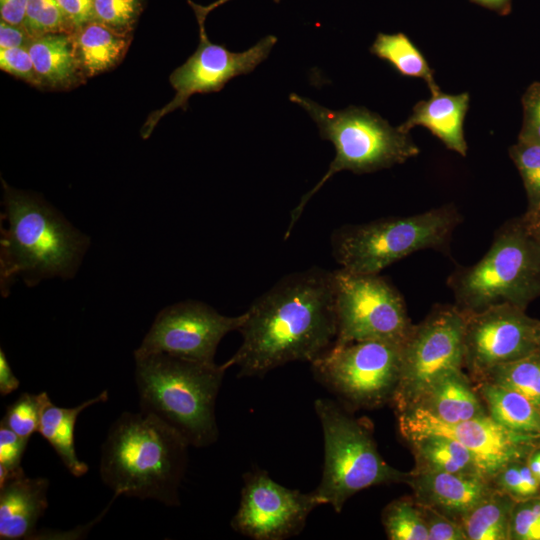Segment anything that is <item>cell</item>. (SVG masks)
<instances>
[{
    "mask_svg": "<svg viewBox=\"0 0 540 540\" xmlns=\"http://www.w3.org/2000/svg\"><path fill=\"white\" fill-rule=\"evenodd\" d=\"M242 342L223 365L238 377H262L284 364L311 363L337 336L334 273L319 267L291 273L254 300L238 330Z\"/></svg>",
    "mask_w": 540,
    "mask_h": 540,
    "instance_id": "6da1fadb",
    "label": "cell"
},
{
    "mask_svg": "<svg viewBox=\"0 0 540 540\" xmlns=\"http://www.w3.org/2000/svg\"><path fill=\"white\" fill-rule=\"evenodd\" d=\"M3 184L0 289L7 296L21 278L29 287L59 277L73 278L90 239L42 198Z\"/></svg>",
    "mask_w": 540,
    "mask_h": 540,
    "instance_id": "7a4b0ae2",
    "label": "cell"
},
{
    "mask_svg": "<svg viewBox=\"0 0 540 540\" xmlns=\"http://www.w3.org/2000/svg\"><path fill=\"white\" fill-rule=\"evenodd\" d=\"M189 446L158 418L124 412L102 445L100 477L116 498L124 495L178 506Z\"/></svg>",
    "mask_w": 540,
    "mask_h": 540,
    "instance_id": "3957f363",
    "label": "cell"
},
{
    "mask_svg": "<svg viewBox=\"0 0 540 540\" xmlns=\"http://www.w3.org/2000/svg\"><path fill=\"white\" fill-rule=\"evenodd\" d=\"M134 358L140 412L173 428L190 446L216 442L215 404L227 368L166 353Z\"/></svg>",
    "mask_w": 540,
    "mask_h": 540,
    "instance_id": "277c9868",
    "label": "cell"
},
{
    "mask_svg": "<svg viewBox=\"0 0 540 540\" xmlns=\"http://www.w3.org/2000/svg\"><path fill=\"white\" fill-rule=\"evenodd\" d=\"M290 100L307 111L317 124L321 138L334 145L336 154L325 175L291 212L286 237L307 202L336 173L343 170L355 174L371 173L402 164L420 152L409 133L391 126L364 107L331 110L295 93L290 94Z\"/></svg>",
    "mask_w": 540,
    "mask_h": 540,
    "instance_id": "5b68a950",
    "label": "cell"
},
{
    "mask_svg": "<svg viewBox=\"0 0 540 540\" xmlns=\"http://www.w3.org/2000/svg\"><path fill=\"white\" fill-rule=\"evenodd\" d=\"M448 285L455 305L467 313L499 304L525 310L540 295V247L522 217L502 225L486 254L476 264L455 270Z\"/></svg>",
    "mask_w": 540,
    "mask_h": 540,
    "instance_id": "8992f818",
    "label": "cell"
},
{
    "mask_svg": "<svg viewBox=\"0 0 540 540\" xmlns=\"http://www.w3.org/2000/svg\"><path fill=\"white\" fill-rule=\"evenodd\" d=\"M460 222L457 208L448 204L410 216L345 225L332 234V254L344 270L379 274L414 252L446 248Z\"/></svg>",
    "mask_w": 540,
    "mask_h": 540,
    "instance_id": "52a82bcc",
    "label": "cell"
},
{
    "mask_svg": "<svg viewBox=\"0 0 540 540\" xmlns=\"http://www.w3.org/2000/svg\"><path fill=\"white\" fill-rule=\"evenodd\" d=\"M324 439V464L314 490L322 505L341 512L354 494L372 486L405 480L407 473L391 467L378 452L369 424L353 417L330 399L314 405Z\"/></svg>",
    "mask_w": 540,
    "mask_h": 540,
    "instance_id": "ba28073f",
    "label": "cell"
},
{
    "mask_svg": "<svg viewBox=\"0 0 540 540\" xmlns=\"http://www.w3.org/2000/svg\"><path fill=\"white\" fill-rule=\"evenodd\" d=\"M402 358V344L364 340L333 343L314 359V378L340 400L356 408L392 401Z\"/></svg>",
    "mask_w": 540,
    "mask_h": 540,
    "instance_id": "9c48e42d",
    "label": "cell"
},
{
    "mask_svg": "<svg viewBox=\"0 0 540 540\" xmlns=\"http://www.w3.org/2000/svg\"><path fill=\"white\" fill-rule=\"evenodd\" d=\"M466 317L456 305H440L413 325L402 344L400 376L391 401L398 413L416 406L442 377L462 369Z\"/></svg>",
    "mask_w": 540,
    "mask_h": 540,
    "instance_id": "30bf717a",
    "label": "cell"
},
{
    "mask_svg": "<svg viewBox=\"0 0 540 540\" xmlns=\"http://www.w3.org/2000/svg\"><path fill=\"white\" fill-rule=\"evenodd\" d=\"M337 336L334 343L379 340L403 344L413 325L401 294L379 274L333 271Z\"/></svg>",
    "mask_w": 540,
    "mask_h": 540,
    "instance_id": "8fae6325",
    "label": "cell"
},
{
    "mask_svg": "<svg viewBox=\"0 0 540 540\" xmlns=\"http://www.w3.org/2000/svg\"><path fill=\"white\" fill-rule=\"evenodd\" d=\"M199 24V44L195 52L170 75L175 96L147 118L141 134L148 138L166 114L178 108L186 109L189 98L197 93L218 92L231 79L252 72L270 54L277 38L268 35L242 52H232L224 45L212 43L204 22Z\"/></svg>",
    "mask_w": 540,
    "mask_h": 540,
    "instance_id": "7c38bea8",
    "label": "cell"
},
{
    "mask_svg": "<svg viewBox=\"0 0 540 540\" xmlns=\"http://www.w3.org/2000/svg\"><path fill=\"white\" fill-rule=\"evenodd\" d=\"M245 312L225 316L200 301L187 300L169 305L156 316L134 356L151 353L214 363L217 347L231 331L239 330Z\"/></svg>",
    "mask_w": 540,
    "mask_h": 540,
    "instance_id": "4fadbf2b",
    "label": "cell"
},
{
    "mask_svg": "<svg viewBox=\"0 0 540 540\" xmlns=\"http://www.w3.org/2000/svg\"><path fill=\"white\" fill-rule=\"evenodd\" d=\"M398 426L406 440L438 434L460 442L473 453L485 476L491 480L505 465L527 460L540 443V437L513 432L489 414L448 424L414 407L398 413Z\"/></svg>",
    "mask_w": 540,
    "mask_h": 540,
    "instance_id": "5bb4252c",
    "label": "cell"
},
{
    "mask_svg": "<svg viewBox=\"0 0 540 540\" xmlns=\"http://www.w3.org/2000/svg\"><path fill=\"white\" fill-rule=\"evenodd\" d=\"M320 505L314 491L289 489L275 482L266 471L254 470L244 475L231 527L254 540H284L298 535L310 513Z\"/></svg>",
    "mask_w": 540,
    "mask_h": 540,
    "instance_id": "9a60e30c",
    "label": "cell"
},
{
    "mask_svg": "<svg viewBox=\"0 0 540 540\" xmlns=\"http://www.w3.org/2000/svg\"><path fill=\"white\" fill-rule=\"evenodd\" d=\"M537 322L511 304L467 313L464 366L480 379L498 365L536 352Z\"/></svg>",
    "mask_w": 540,
    "mask_h": 540,
    "instance_id": "2e32d148",
    "label": "cell"
},
{
    "mask_svg": "<svg viewBox=\"0 0 540 540\" xmlns=\"http://www.w3.org/2000/svg\"><path fill=\"white\" fill-rule=\"evenodd\" d=\"M404 482L412 488L417 503L459 523L496 490L491 479L477 474L413 470L407 473Z\"/></svg>",
    "mask_w": 540,
    "mask_h": 540,
    "instance_id": "e0dca14e",
    "label": "cell"
},
{
    "mask_svg": "<svg viewBox=\"0 0 540 540\" xmlns=\"http://www.w3.org/2000/svg\"><path fill=\"white\" fill-rule=\"evenodd\" d=\"M49 480L30 478L22 467L0 485V539H31L48 507Z\"/></svg>",
    "mask_w": 540,
    "mask_h": 540,
    "instance_id": "ac0fdd59",
    "label": "cell"
},
{
    "mask_svg": "<svg viewBox=\"0 0 540 540\" xmlns=\"http://www.w3.org/2000/svg\"><path fill=\"white\" fill-rule=\"evenodd\" d=\"M468 106L467 92L451 95L438 88L431 92L428 100L416 103L412 114L398 128L409 133L415 126H423L449 150L464 157L468 149L464 136V119Z\"/></svg>",
    "mask_w": 540,
    "mask_h": 540,
    "instance_id": "d6986e66",
    "label": "cell"
},
{
    "mask_svg": "<svg viewBox=\"0 0 540 540\" xmlns=\"http://www.w3.org/2000/svg\"><path fill=\"white\" fill-rule=\"evenodd\" d=\"M27 49L41 88L67 90L85 81L70 33L55 32L33 37Z\"/></svg>",
    "mask_w": 540,
    "mask_h": 540,
    "instance_id": "ffe728a7",
    "label": "cell"
},
{
    "mask_svg": "<svg viewBox=\"0 0 540 540\" xmlns=\"http://www.w3.org/2000/svg\"><path fill=\"white\" fill-rule=\"evenodd\" d=\"M414 407L421 408L439 421L448 424L488 414L462 369L442 377Z\"/></svg>",
    "mask_w": 540,
    "mask_h": 540,
    "instance_id": "44dd1931",
    "label": "cell"
},
{
    "mask_svg": "<svg viewBox=\"0 0 540 540\" xmlns=\"http://www.w3.org/2000/svg\"><path fill=\"white\" fill-rule=\"evenodd\" d=\"M74 52L85 78L117 66L124 58L132 35L118 33L90 21L70 33Z\"/></svg>",
    "mask_w": 540,
    "mask_h": 540,
    "instance_id": "7402d4cb",
    "label": "cell"
},
{
    "mask_svg": "<svg viewBox=\"0 0 540 540\" xmlns=\"http://www.w3.org/2000/svg\"><path fill=\"white\" fill-rule=\"evenodd\" d=\"M104 390L72 408L58 407L50 402L43 410L38 433L54 448L67 470L75 477L88 472V465L78 459L74 446V429L79 414L91 405L108 400Z\"/></svg>",
    "mask_w": 540,
    "mask_h": 540,
    "instance_id": "603a6c76",
    "label": "cell"
},
{
    "mask_svg": "<svg viewBox=\"0 0 540 540\" xmlns=\"http://www.w3.org/2000/svg\"><path fill=\"white\" fill-rule=\"evenodd\" d=\"M407 441L414 451V471L477 474L486 477L473 453L450 437L425 434Z\"/></svg>",
    "mask_w": 540,
    "mask_h": 540,
    "instance_id": "cb8c5ba5",
    "label": "cell"
},
{
    "mask_svg": "<svg viewBox=\"0 0 540 540\" xmlns=\"http://www.w3.org/2000/svg\"><path fill=\"white\" fill-rule=\"evenodd\" d=\"M478 392L488 414L505 428L540 437V409L517 391L481 380Z\"/></svg>",
    "mask_w": 540,
    "mask_h": 540,
    "instance_id": "d4e9b609",
    "label": "cell"
},
{
    "mask_svg": "<svg viewBox=\"0 0 540 540\" xmlns=\"http://www.w3.org/2000/svg\"><path fill=\"white\" fill-rule=\"evenodd\" d=\"M515 501L496 490L461 520L467 540H508Z\"/></svg>",
    "mask_w": 540,
    "mask_h": 540,
    "instance_id": "484cf974",
    "label": "cell"
},
{
    "mask_svg": "<svg viewBox=\"0 0 540 540\" xmlns=\"http://www.w3.org/2000/svg\"><path fill=\"white\" fill-rule=\"evenodd\" d=\"M370 52L389 63L401 76L423 79L431 92L439 88L426 58L405 34L379 33Z\"/></svg>",
    "mask_w": 540,
    "mask_h": 540,
    "instance_id": "4316f807",
    "label": "cell"
},
{
    "mask_svg": "<svg viewBox=\"0 0 540 540\" xmlns=\"http://www.w3.org/2000/svg\"><path fill=\"white\" fill-rule=\"evenodd\" d=\"M479 381H489L524 395L540 409V353L498 365Z\"/></svg>",
    "mask_w": 540,
    "mask_h": 540,
    "instance_id": "83f0119b",
    "label": "cell"
},
{
    "mask_svg": "<svg viewBox=\"0 0 540 540\" xmlns=\"http://www.w3.org/2000/svg\"><path fill=\"white\" fill-rule=\"evenodd\" d=\"M382 524L388 539L429 540L418 504L410 499L390 502L382 512Z\"/></svg>",
    "mask_w": 540,
    "mask_h": 540,
    "instance_id": "f1b7e54d",
    "label": "cell"
},
{
    "mask_svg": "<svg viewBox=\"0 0 540 540\" xmlns=\"http://www.w3.org/2000/svg\"><path fill=\"white\" fill-rule=\"evenodd\" d=\"M50 402L46 392L22 393L15 402L7 407L0 424L30 440L31 435L38 432L41 415Z\"/></svg>",
    "mask_w": 540,
    "mask_h": 540,
    "instance_id": "f546056e",
    "label": "cell"
},
{
    "mask_svg": "<svg viewBox=\"0 0 540 540\" xmlns=\"http://www.w3.org/2000/svg\"><path fill=\"white\" fill-rule=\"evenodd\" d=\"M509 155L521 176L526 196L527 210L540 208V145L517 141L509 148Z\"/></svg>",
    "mask_w": 540,
    "mask_h": 540,
    "instance_id": "4dcf8cb0",
    "label": "cell"
},
{
    "mask_svg": "<svg viewBox=\"0 0 540 540\" xmlns=\"http://www.w3.org/2000/svg\"><path fill=\"white\" fill-rule=\"evenodd\" d=\"M144 0H93V21L126 35H132L142 13Z\"/></svg>",
    "mask_w": 540,
    "mask_h": 540,
    "instance_id": "1f68e13d",
    "label": "cell"
},
{
    "mask_svg": "<svg viewBox=\"0 0 540 540\" xmlns=\"http://www.w3.org/2000/svg\"><path fill=\"white\" fill-rule=\"evenodd\" d=\"M23 27L31 37L47 33L71 32L56 0H28Z\"/></svg>",
    "mask_w": 540,
    "mask_h": 540,
    "instance_id": "d6a6232c",
    "label": "cell"
},
{
    "mask_svg": "<svg viewBox=\"0 0 540 540\" xmlns=\"http://www.w3.org/2000/svg\"><path fill=\"white\" fill-rule=\"evenodd\" d=\"M492 481L498 490L510 496L515 502L535 497L540 490V482L524 460L505 465Z\"/></svg>",
    "mask_w": 540,
    "mask_h": 540,
    "instance_id": "836d02e7",
    "label": "cell"
},
{
    "mask_svg": "<svg viewBox=\"0 0 540 540\" xmlns=\"http://www.w3.org/2000/svg\"><path fill=\"white\" fill-rule=\"evenodd\" d=\"M540 530V497L515 502L511 516V539L538 540Z\"/></svg>",
    "mask_w": 540,
    "mask_h": 540,
    "instance_id": "e575fe53",
    "label": "cell"
},
{
    "mask_svg": "<svg viewBox=\"0 0 540 540\" xmlns=\"http://www.w3.org/2000/svg\"><path fill=\"white\" fill-rule=\"evenodd\" d=\"M29 439L0 424V485L18 469Z\"/></svg>",
    "mask_w": 540,
    "mask_h": 540,
    "instance_id": "d590c367",
    "label": "cell"
},
{
    "mask_svg": "<svg viewBox=\"0 0 540 540\" xmlns=\"http://www.w3.org/2000/svg\"><path fill=\"white\" fill-rule=\"evenodd\" d=\"M521 103L523 122L518 141L540 145V82H533L528 86Z\"/></svg>",
    "mask_w": 540,
    "mask_h": 540,
    "instance_id": "8d00e7d4",
    "label": "cell"
},
{
    "mask_svg": "<svg viewBox=\"0 0 540 540\" xmlns=\"http://www.w3.org/2000/svg\"><path fill=\"white\" fill-rule=\"evenodd\" d=\"M0 68L30 85L41 88L27 47L0 48Z\"/></svg>",
    "mask_w": 540,
    "mask_h": 540,
    "instance_id": "74e56055",
    "label": "cell"
},
{
    "mask_svg": "<svg viewBox=\"0 0 540 540\" xmlns=\"http://www.w3.org/2000/svg\"><path fill=\"white\" fill-rule=\"evenodd\" d=\"M417 504L425 522L429 540H467L459 522L430 506Z\"/></svg>",
    "mask_w": 540,
    "mask_h": 540,
    "instance_id": "f35d334b",
    "label": "cell"
},
{
    "mask_svg": "<svg viewBox=\"0 0 540 540\" xmlns=\"http://www.w3.org/2000/svg\"><path fill=\"white\" fill-rule=\"evenodd\" d=\"M56 1L69 24L71 32L90 21H93V0Z\"/></svg>",
    "mask_w": 540,
    "mask_h": 540,
    "instance_id": "ab89813d",
    "label": "cell"
},
{
    "mask_svg": "<svg viewBox=\"0 0 540 540\" xmlns=\"http://www.w3.org/2000/svg\"><path fill=\"white\" fill-rule=\"evenodd\" d=\"M32 38L23 26L13 25L1 19L0 48L27 47Z\"/></svg>",
    "mask_w": 540,
    "mask_h": 540,
    "instance_id": "60d3db41",
    "label": "cell"
},
{
    "mask_svg": "<svg viewBox=\"0 0 540 540\" xmlns=\"http://www.w3.org/2000/svg\"><path fill=\"white\" fill-rule=\"evenodd\" d=\"M28 0H0L1 19L18 26H23Z\"/></svg>",
    "mask_w": 540,
    "mask_h": 540,
    "instance_id": "b9f144b4",
    "label": "cell"
},
{
    "mask_svg": "<svg viewBox=\"0 0 540 540\" xmlns=\"http://www.w3.org/2000/svg\"><path fill=\"white\" fill-rule=\"evenodd\" d=\"M20 381L14 375L3 349H0V394L6 396L15 391Z\"/></svg>",
    "mask_w": 540,
    "mask_h": 540,
    "instance_id": "7bdbcfd3",
    "label": "cell"
},
{
    "mask_svg": "<svg viewBox=\"0 0 540 540\" xmlns=\"http://www.w3.org/2000/svg\"><path fill=\"white\" fill-rule=\"evenodd\" d=\"M521 217L527 231L540 247V208L526 211Z\"/></svg>",
    "mask_w": 540,
    "mask_h": 540,
    "instance_id": "ee69618b",
    "label": "cell"
},
{
    "mask_svg": "<svg viewBox=\"0 0 540 540\" xmlns=\"http://www.w3.org/2000/svg\"><path fill=\"white\" fill-rule=\"evenodd\" d=\"M229 0H217L216 2L208 5V6H201L198 4L193 3L192 1H188L195 11L197 21L198 22H204L207 14L212 11L214 8L226 3ZM280 0H274L275 3H278Z\"/></svg>",
    "mask_w": 540,
    "mask_h": 540,
    "instance_id": "f6af8a7d",
    "label": "cell"
},
{
    "mask_svg": "<svg viewBox=\"0 0 540 540\" xmlns=\"http://www.w3.org/2000/svg\"><path fill=\"white\" fill-rule=\"evenodd\" d=\"M473 1L501 13H507L510 10L511 0H473Z\"/></svg>",
    "mask_w": 540,
    "mask_h": 540,
    "instance_id": "bcb514c9",
    "label": "cell"
},
{
    "mask_svg": "<svg viewBox=\"0 0 540 540\" xmlns=\"http://www.w3.org/2000/svg\"><path fill=\"white\" fill-rule=\"evenodd\" d=\"M526 462L532 473L540 482V450H537L536 448L534 451H532Z\"/></svg>",
    "mask_w": 540,
    "mask_h": 540,
    "instance_id": "7dc6e473",
    "label": "cell"
},
{
    "mask_svg": "<svg viewBox=\"0 0 540 540\" xmlns=\"http://www.w3.org/2000/svg\"><path fill=\"white\" fill-rule=\"evenodd\" d=\"M536 352L540 353V321L536 326Z\"/></svg>",
    "mask_w": 540,
    "mask_h": 540,
    "instance_id": "c3c4849f",
    "label": "cell"
},
{
    "mask_svg": "<svg viewBox=\"0 0 540 540\" xmlns=\"http://www.w3.org/2000/svg\"><path fill=\"white\" fill-rule=\"evenodd\" d=\"M538 540H540V530H539V533H538Z\"/></svg>",
    "mask_w": 540,
    "mask_h": 540,
    "instance_id": "681fc988",
    "label": "cell"
}]
</instances>
